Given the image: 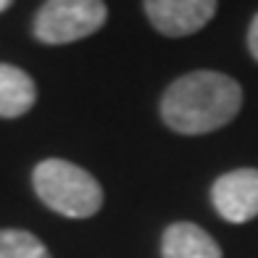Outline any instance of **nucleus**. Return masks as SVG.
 <instances>
[{"label":"nucleus","mask_w":258,"mask_h":258,"mask_svg":"<svg viewBox=\"0 0 258 258\" xmlns=\"http://www.w3.org/2000/svg\"><path fill=\"white\" fill-rule=\"evenodd\" d=\"M242 108V87L229 74L190 72L174 79L161 98V119L177 135H208L227 126Z\"/></svg>","instance_id":"1"},{"label":"nucleus","mask_w":258,"mask_h":258,"mask_svg":"<svg viewBox=\"0 0 258 258\" xmlns=\"http://www.w3.org/2000/svg\"><path fill=\"white\" fill-rule=\"evenodd\" d=\"M37 198L66 219H90L103 208V187L87 169L66 158H45L32 171Z\"/></svg>","instance_id":"2"},{"label":"nucleus","mask_w":258,"mask_h":258,"mask_svg":"<svg viewBox=\"0 0 258 258\" xmlns=\"http://www.w3.org/2000/svg\"><path fill=\"white\" fill-rule=\"evenodd\" d=\"M108 8L103 0H45L34 16V40L42 45H69L103 29Z\"/></svg>","instance_id":"3"},{"label":"nucleus","mask_w":258,"mask_h":258,"mask_svg":"<svg viewBox=\"0 0 258 258\" xmlns=\"http://www.w3.org/2000/svg\"><path fill=\"white\" fill-rule=\"evenodd\" d=\"M211 203L216 214L232 221L245 224L258 216V169H234L227 171L211 187Z\"/></svg>","instance_id":"4"},{"label":"nucleus","mask_w":258,"mask_h":258,"mask_svg":"<svg viewBox=\"0 0 258 258\" xmlns=\"http://www.w3.org/2000/svg\"><path fill=\"white\" fill-rule=\"evenodd\" d=\"M156 32L166 37H187L201 32L216 16L219 0H143Z\"/></svg>","instance_id":"5"},{"label":"nucleus","mask_w":258,"mask_h":258,"mask_svg":"<svg viewBox=\"0 0 258 258\" xmlns=\"http://www.w3.org/2000/svg\"><path fill=\"white\" fill-rule=\"evenodd\" d=\"M161 258H221V248L203 227L174 221L161 237Z\"/></svg>","instance_id":"6"},{"label":"nucleus","mask_w":258,"mask_h":258,"mask_svg":"<svg viewBox=\"0 0 258 258\" xmlns=\"http://www.w3.org/2000/svg\"><path fill=\"white\" fill-rule=\"evenodd\" d=\"M37 103V85L19 66L0 63V119H19Z\"/></svg>","instance_id":"7"},{"label":"nucleus","mask_w":258,"mask_h":258,"mask_svg":"<svg viewBox=\"0 0 258 258\" xmlns=\"http://www.w3.org/2000/svg\"><path fill=\"white\" fill-rule=\"evenodd\" d=\"M45 242L27 229H0V258H48Z\"/></svg>","instance_id":"8"},{"label":"nucleus","mask_w":258,"mask_h":258,"mask_svg":"<svg viewBox=\"0 0 258 258\" xmlns=\"http://www.w3.org/2000/svg\"><path fill=\"white\" fill-rule=\"evenodd\" d=\"M248 48H250V55L258 61V14L253 16L250 29H248Z\"/></svg>","instance_id":"9"},{"label":"nucleus","mask_w":258,"mask_h":258,"mask_svg":"<svg viewBox=\"0 0 258 258\" xmlns=\"http://www.w3.org/2000/svg\"><path fill=\"white\" fill-rule=\"evenodd\" d=\"M11 3H14V0H0V14H3V11H6Z\"/></svg>","instance_id":"10"},{"label":"nucleus","mask_w":258,"mask_h":258,"mask_svg":"<svg viewBox=\"0 0 258 258\" xmlns=\"http://www.w3.org/2000/svg\"><path fill=\"white\" fill-rule=\"evenodd\" d=\"M48 258H53V255H48Z\"/></svg>","instance_id":"11"}]
</instances>
